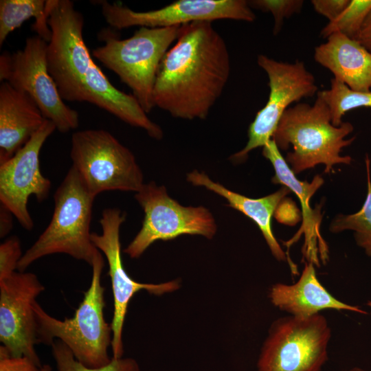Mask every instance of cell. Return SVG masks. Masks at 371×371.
I'll list each match as a JSON object with an SVG mask.
<instances>
[{
    "label": "cell",
    "mask_w": 371,
    "mask_h": 371,
    "mask_svg": "<svg viewBox=\"0 0 371 371\" xmlns=\"http://www.w3.org/2000/svg\"><path fill=\"white\" fill-rule=\"evenodd\" d=\"M51 38L47 66L64 101L86 102L133 126L143 128L155 139L163 137L133 94L115 87L93 60L83 39L84 18L70 0H47Z\"/></svg>",
    "instance_id": "obj_1"
},
{
    "label": "cell",
    "mask_w": 371,
    "mask_h": 371,
    "mask_svg": "<svg viewBox=\"0 0 371 371\" xmlns=\"http://www.w3.org/2000/svg\"><path fill=\"white\" fill-rule=\"evenodd\" d=\"M230 71L226 43L212 22L182 25L159 67L155 107L176 118L205 119L222 95Z\"/></svg>",
    "instance_id": "obj_2"
},
{
    "label": "cell",
    "mask_w": 371,
    "mask_h": 371,
    "mask_svg": "<svg viewBox=\"0 0 371 371\" xmlns=\"http://www.w3.org/2000/svg\"><path fill=\"white\" fill-rule=\"evenodd\" d=\"M352 131L350 122L333 125L329 107L317 93L313 105L298 103L285 111L272 139L282 150L292 146L286 161L295 175L318 164H324L329 174L334 165L350 164L352 158L340 153L354 141L355 137L345 139Z\"/></svg>",
    "instance_id": "obj_3"
},
{
    "label": "cell",
    "mask_w": 371,
    "mask_h": 371,
    "mask_svg": "<svg viewBox=\"0 0 371 371\" xmlns=\"http://www.w3.org/2000/svg\"><path fill=\"white\" fill-rule=\"evenodd\" d=\"M91 266L90 286L72 317L58 319L46 313L36 300L33 303V309L38 344L52 346L58 339L70 349L80 363L88 368H98L111 360L108 348L111 346L112 328L104 316V288L101 284V276L104 260L101 253Z\"/></svg>",
    "instance_id": "obj_4"
},
{
    "label": "cell",
    "mask_w": 371,
    "mask_h": 371,
    "mask_svg": "<svg viewBox=\"0 0 371 371\" xmlns=\"http://www.w3.org/2000/svg\"><path fill=\"white\" fill-rule=\"evenodd\" d=\"M52 219L19 262V271L44 256L65 254L90 266L100 254L91 239V221L95 199L71 167L54 195Z\"/></svg>",
    "instance_id": "obj_5"
},
{
    "label": "cell",
    "mask_w": 371,
    "mask_h": 371,
    "mask_svg": "<svg viewBox=\"0 0 371 371\" xmlns=\"http://www.w3.org/2000/svg\"><path fill=\"white\" fill-rule=\"evenodd\" d=\"M179 27H140L125 39L103 31L104 45L93 51V56L132 90L146 113L155 107L153 90L157 71L176 41Z\"/></svg>",
    "instance_id": "obj_6"
},
{
    "label": "cell",
    "mask_w": 371,
    "mask_h": 371,
    "mask_svg": "<svg viewBox=\"0 0 371 371\" xmlns=\"http://www.w3.org/2000/svg\"><path fill=\"white\" fill-rule=\"evenodd\" d=\"M70 157L85 188L93 196L106 191L138 192L142 171L133 153L104 129H86L71 136Z\"/></svg>",
    "instance_id": "obj_7"
},
{
    "label": "cell",
    "mask_w": 371,
    "mask_h": 371,
    "mask_svg": "<svg viewBox=\"0 0 371 371\" xmlns=\"http://www.w3.org/2000/svg\"><path fill=\"white\" fill-rule=\"evenodd\" d=\"M331 330L326 317L287 315L271 325L258 371H320L328 359Z\"/></svg>",
    "instance_id": "obj_8"
},
{
    "label": "cell",
    "mask_w": 371,
    "mask_h": 371,
    "mask_svg": "<svg viewBox=\"0 0 371 371\" xmlns=\"http://www.w3.org/2000/svg\"><path fill=\"white\" fill-rule=\"evenodd\" d=\"M47 42L38 35L28 37L23 47L0 56V80L27 93L36 103L44 117L60 133L76 129L78 111L67 106L60 97L49 74Z\"/></svg>",
    "instance_id": "obj_9"
},
{
    "label": "cell",
    "mask_w": 371,
    "mask_h": 371,
    "mask_svg": "<svg viewBox=\"0 0 371 371\" xmlns=\"http://www.w3.org/2000/svg\"><path fill=\"white\" fill-rule=\"evenodd\" d=\"M135 199L144 212L139 232L124 249L137 258L157 240H169L184 234L201 235L211 239L216 232L215 220L203 206L185 207L172 199L164 186L154 181L144 184Z\"/></svg>",
    "instance_id": "obj_10"
},
{
    "label": "cell",
    "mask_w": 371,
    "mask_h": 371,
    "mask_svg": "<svg viewBox=\"0 0 371 371\" xmlns=\"http://www.w3.org/2000/svg\"><path fill=\"white\" fill-rule=\"evenodd\" d=\"M257 63L267 75L269 94L266 104L249 125L247 144L232 156V159L238 161L245 159L251 150L263 147L272 139L281 117L291 104L313 97L318 92L314 76L302 61L284 63L260 54Z\"/></svg>",
    "instance_id": "obj_11"
},
{
    "label": "cell",
    "mask_w": 371,
    "mask_h": 371,
    "mask_svg": "<svg viewBox=\"0 0 371 371\" xmlns=\"http://www.w3.org/2000/svg\"><path fill=\"white\" fill-rule=\"evenodd\" d=\"M102 16L113 28L133 26L168 27L199 21L231 19L252 22V9L245 0H178L163 8L137 12L119 3L100 1Z\"/></svg>",
    "instance_id": "obj_12"
},
{
    "label": "cell",
    "mask_w": 371,
    "mask_h": 371,
    "mask_svg": "<svg viewBox=\"0 0 371 371\" xmlns=\"http://www.w3.org/2000/svg\"><path fill=\"white\" fill-rule=\"evenodd\" d=\"M126 219V214L117 208H106L100 219L101 234L91 233L93 245L102 251L107 260L113 296V315L111 322V348L113 358L122 357L124 346L122 330L130 300L134 295L144 289L161 295L177 290L178 280L160 284L136 282L125 271L122 261L120 229Z\"/></svg>",
    "instance_id": "obj_13"
},
{
    "label": "cell",
    "mask_w": 371,
    "mask_h": 371,
    "mask_svg": "<svg viewBox=\"0 0 371 371\" xmlns=\"http://www.w3.org/2000/svg\"><path fill=\"white\" fill-rule=\"evenodd\" d=\"M44 289L37 276L30 272L15 271L0 281V352L26 357L40 368L33 303Z\"/></svg>",
    "instance_id": "obj_14"
},
{
    "label": "cell",
    "mask_w": 371,
    "mask_h": 371,
    "mask_svg": "<svg viewBox=\"0 0 371 371\" xmlns=\"http://www.w3.org/2000/svg\"><path fill=\"white\" fill-rule=\"evenodd\" d=\"M56 130L45 120L40 129L16 153L0 164V201L25 229L33 228V220L27 210V201L34 195L38 202L49 194L51 181L40 170L39 155L46 139Z\"/></svg>",
    "instance_id": "obj_15"
},
{
    "label": "cell",
    "mask_w": 371,
    "mask_h": 371,
    "mask_svg": "<svg viewBox=\"0 0 371 371\" xmlns=\"http://www.w3.org/2000/svg\"><path fill=\"white\" fill-rule=\"evenodd\" d=\"M263 156L270 161L275 175L272 182L280 183L293 192L300 201L302 209V224L299 231L289 240L286 242V247L297 241L302 234L304 235V243L302 248L303 257L306 262H312L315 266H319V260L326 262L328 260V247L319 233L321 216L319 212L311 208V197L324 183V179L316 175L311 183L300 181L293 172L284 159L275 141L271 139L262 147Z\"/></svg>",
    "instance_id": "obj_16"
},
{
    "label": "cell",
    "mask_w": 371,
    "mask_h": 371,
    "mask_svg": "<svg viewBox=\"0 0 371 371\" xmlns=\"http://www.w3.org/2000/svg\"><path fill=\"white\" fill-rule=\"evenodd\" d=\"M46 119L34 100L6 82L0 85V164L13 157Z\"/></svg>",
    "instance_id": "obj_17"
},
{
    "label": "cell",
    "mask_w": 371,
    "mask_h": 371,
    "mask_svg": "<svg viewBox=\"0 0 371 371\" xmlns=\"http://www.w3.org/2000/svg\"><path fill=\"white\" fill-rule=\"evenodd\" d=\"M269 297L276 307L295 317H308L326 309L367 314L359 306L344 303L331 295L319 282L315 265L310 262H305L295 283L272 285Z\"/></svg>",
    "instance_id": "obj_18"
},
{
    "label": "cell",
    "mask_w": 371,
    "mask_h": 371,
    "mask_svg": "<svg viewBox=\"0 0 371 371\" xmlns=\"http://www.w3.org/2000/svg\"><path fill=\"white\" fill-rule=\"evenodd\" d=\"M314 58L350 89H371V52L358 41L334 33L315 48Z\"/></svg>",
    "instance_id": "obj_19"
},
{
    "label": "cell",
    "mask_w": 371,
    "mask_h": 371,
    "mask_svg": "<svg viewBox=\"0 0 371 371\" xmlns=\"http://www.w3.org/2000/svg\"><path fill=\"white\" fill-rule=\"evenodd\" d=\"M187 180L192 185L203 186L224 197L229 207H233L254 221L261 231L273 256L278 261H286L293 274H297V267L283 251L271 229V218L274 212L291 190L284 186L266 196L251 199L228 190L221 184L212 181L204 172L196 170L187 175Z\"/></svg>",
    "instance_id": "obj_20"
},
{
    "label": "cell",
    "mask_w": 371,
    "mask_h": 371,
    "mask_svg": "<svg viewBox=\"0 0 371 371\" xmlns=\"http://www.w3.org/2000/svg\"><path fill=\"white\" fill-rule=\"evenodd\" d=\"M31 18L35 19L33 29L36 35L48 43L51 38V30L47 22L46 1L1 0L0 46L12 32Z\"/></svg>",
    "instance_id": "obj_21"
},
{
    "label": "cell",
    "mask_w": 371,
    "mask_h": 371,
    "mask_svg": "<svg viewBox=\"0 0 371 371\" xmlns=\"http://www.w3.org/2000/svg\"><path fill=\"white\" fill-rule=\"evenodd\" d=\"M368 177V192L365 202L359 211L348 215H338L332 221L330 230L337 233L344 230H352L358 246L363 248L371 258V181L370 160L366 158Z\"/></svg>",
    "instance_id": "obj_22"
},
{
    "label": "cell",
    "mask_w": 371,
    "mask_h": 371,
    "mask_svg": "<svg viewBox=\"0 0 371 371\" xmlns=\"http://www.w3.org/2000/svg\"><path fill=\"white\" fill-rule=\"evenodd\" d=\"M317 94L325 101L331 114V122L339 126L344 115L358 108L371 109V89L366 92L355 91L335 78L330 80L329 89L318 91Z\"/></svg>",
    "instance_id": "obj_23"
},
{
    "label": "cell",
    "mask_w": 371,
    "mask_h": 371,
    "mask_svg": "<svg viewBox=\"0 0 371 371\" xmlns=\"http://www.w3.org/2000/svg\"><path fill=\"white\" fill-rule=\"evenodd\" d=\"M371 10V0H350L340 15L321 30L320 35L327 38L334 33H341L357 40L361 27Z\"/></svg>",
    "instance_id": "obj_24"
},
{
    "label": "cell",
    "mask_w": 371,
    "mask_h": 371,
    "mask_svg": "<svg viewBox=\"0 0 371 371\" xmlns=\"http://www.w3.org/2000/svg\"><path fill=\"white\" fill-rule=\"evenodd\" d=\"M51 346L57 371H140L137 362L131 357H111L107 365L91 368L76 360L70 349L62 341H55Z\"/></svg>",
    "instance_id": "obj_25"
},
{
    "label": "cell",
    "mask_w": 371,
    "mask_h": 371,
    "mask_svg": "<svg viewBox=\"0 0 371 371\" xmlns=\"http://www.w3.org/2000/svg\"><path fill=\"white\" fill-rule=\"evenodd\" d=\"M247 2L251 9L270 12L272 14L274 20V35L281 31L284 19L300 13L304 4V1L302 0H251Z\"/></svg>",
    "instance_id": "obj_26"
},
{
    "label": "cell",
    "mask_w": 371,
    "mask_h": 371,
    "mask_svg": "<svg viewBox=\"0 0 371 371\" xmlns=\"http://www.w3.org/2000/svg\"><path fill=\"white\" fill-rule=\"evenodd\" d=\"M22 256L18 237L11 236L0 245V281L15 272Z\"/></svg>",
    "instance_id": "obj_27"
},
{
    "label": "cell",
    "mask_w": 371,
    "mask_h": 371,
    "mask_svg": "<svg viewBox=\"0 0 371 371\" xmlns=\"http://www.w3.org/2000/svg\"><path fill=\"white\" fill-rule=\"evenodd\" d=\"M41 368L26 357H11L0 352V371H41Z\"/></svg>",
    "instance_id": "obj_28"
},
{
    "label": "cell",
    "mask_w": 371,
    "mask_h": 371,
    "mask_svg": "<svg viewBox=\"0 0 371 371\" xmlns=\"http://www.w3.org/2000/svg\"><path fill=\"white\" fill-rule=\"evenodd\" d=\"M350 0H313L311 4L319 14L332 21L348 5Z\"/></svg>",
    "instance_id": "obj_29"
},
{
    "label": "cell",
    "mask_w": 371,
    "mask_h": 371,
    "mask_svg": "<svg viewBox=\"0 0 371 371\" xmlns=\"http://www.w3.org/2000/svg\"><path fill=\"white\" fill-rule=\"evenodd\" d=\"M12 213L6 207L1 205L0 207V237L3 238L8 235L13 227Z\"/></svg>",
    "instance_id": "obj_30"
},
{
    "label": "cell",
    "mask_w": 371,
    "mask_h": 371,
    "mask_svg": "<svg viewBox=\"0 0 371 371\" xmlns=\"http://www.w3.org/2000/svg\"><path fill=\"white\" fill-rule=\"evenodd\" d=\"M357 41L371 52V10L361 27Z\"/></svg>",
    "instance_id": "obj_31"
},
{
    "label": "cell",
    "mask_w": 371,
    "mask_h": 371,
    "mask_svg": "<svg viewBox=\"0 0 371 371\" xmlns=\"http://www.w3.org/2000/svg\"><path fill=\"white\" fill-rule=\"evenodd\" d=\"M41 371H52V368L49 365H44L41 368Z\"/></svg>",
    "instance_id": "obj_32"
},
{
    "label": "cell",
    "mask_w": 371,
    "mask_h": 371,
    "mask_svg": "<svg viewBox=\"0 0 371 371\" xmlns=\"http://www.w3.org/2000/svg\"><path fill=\"white\" fill-rule=\"evenodd\" d=\"M347 371H366V370H363L362 368L356 367V368H353L352 369H350V370H348Z\"/></svg>",
    "instance_id": "obj_33"
},
{
    "label": "cell",
    "mask_w": 371,
    "mask_h": 371,
    "mask_svg": "<svg viewBox=\"0 0 371 371\" xmlns=\"http://www.w3.org/2000/svg\"><path fill=\"white\" fill-rule=\"evenodd\" d=\"M368 305L370 307L371 309V302H368Z\"/></svg>",
    "instance_id": "obj_34"
}]
</instances>
